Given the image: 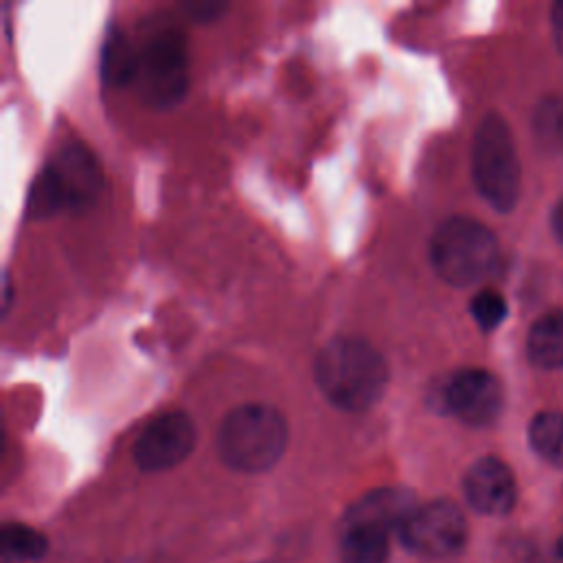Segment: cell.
I'll return each mask as SVG.
<instances>
[{
	"instance_id": "6da1fadb",
	"label": "cell",
	"mask_w": 563,
	"mask_h": 563,
	"mask_svg": "<svg viewBox=\"0 0 563 563\" xmlns=\"http://www.w3.org/2000/svg\"><path fill=\"white\" fill-rule=\"evenodd\" d=\"M314 380L334 407L367 411L383 398L389 369L383 354L365 339L336 336L317 354Z\"/></svg>"
},
{
	"instance_id": "7a4b0ae2",
	"label": "cell",
	"mask_w": 563,
	"mask_h": 563,
	"mask_svg": "<svg viewBox=\"0 0 563 563\" xmlns=\"http://www.w3.org/2000/svg\"><path fill=\"white\" fill-rule=\"evenodd\" d=\"M288 444L286 418L271 405L249 402L231 409L218 429L220 460L240 473H264Z\"/></svg>"
},
{
	"instance_id": "3957f363",
	"label": "cell",
	"mask_w": 563,
	"mask_h": 563,
	"mask_svg": "<svg viewBox=\"0 0 563 563\" xmlns=\"http://www.w3.org/2000/svg\"><path fill=\"white\" fill-rule=\"evenodd\" d=\"M103 189L101 167L81 143H68L37 174L26 211L31 218L53 216L70 209L81 211L95 205Z\"/></svg>"
},
{
	"instance_id": "277c9868",
	"label": "cell",
	"mask_w": 563,
	"mask_h": 563,
	"mask_svg": "<svg viewBox=\"0 0 563 563\" xmlns=\"http://www.w3.org/2000/svg\"><path fill=\"white\" fill-rule=\"evenodd\" d=\"M429 253L435 273L446 284L464 288L495 268L497 238L486 224L455 216L435 229Z\"/></svg>"
},
{
	"instance_id": "5b68a950",
	"label": "cell",
	"mask_w": 563,
	"mask_h": 563,
	"mask_svg": "<svg viewBox=\"0 0 563 563\" xmlns=\"http://www.w3.org/2000/svg\"><path fill=\"white\" fill-rule=\"evenodd\" d=\"M519 158L508 123L486 114L473 141V178L479 194L497 211H510L519 198Z\"/></svg>"
},
{
	"instance_id": "8992f818",
	"label": "cell",
	"mask_w": 563,
	"mask_h": 563,
	"mask_svg": "<svg viewBox=\"0 0 563 563\" xmlns=\"http://www.w3.org/2000/svg\"><path fill=\"white\" fill-rule=\"evenodd\" d=\"M139 53L136 81L147 103L167 108L187 92V48L180 33L165 29L145 40Z\"/></svg>"
},
{
	"instance_id": "52a82bcc",
	"label": "cell",
	"mask_w": 563,
	"mask_h": 563,
	"mask_svg": "<svg viewBox=\"0 0 563 563\" xmlns=\"http://www.w3.org/2000/svg\"><path fill=\"white\" fill-rule=\"evenodd\" d=\"M466 532L464 512L449 499H435L418 506L398 530L402 545L427 559L455 554L464 545Z\"/></svg>"
},
{
	"instance_id": "ba28073f",
	"label": "cell",
	"mask_w": 563,
	"mask_h": 563,
	"mask_svg": "<svg viewBox=\"0 0 563 563\" xmlns=\"http://www.w3.org/2000/svg\"><path fill=\"white\" fill-rule=\"evenodd\" d=\"M194 444V420L185 411H165L143 427L132 446V457L141 471H167L180 464Z\"/></svg>"
},
{
	"instance_id": "9c48e42d",
	"label": "cell",
	"mask_w": 563,
	"mask_h": 563,
	"mask_svg": "<svg viewBox=\"0 0 563 563\" xmlns=\"http://www.w3.org/2000/svg\"><path fill=\"white\" fill-rule=\"evenodd\" d=\"M501 385L486 369H460L442 387L444 409L471 427H486L495 422L501 411Z\"/></svg>"
},
{
	"instance_id": "30bf717a",
	"label": "cell",
	"mask_w": 563,
	"mask_h": 563,
	"mask_svg": "<svg viewBox=\"0 0 563 563\" xmlns=\"http://www.w3.org/2000/svg\"><path fill=\"white\" fill-rule=\"evenodd\" d=\"M464 495L471 508L482 515L501 517L512 510L517 484L512 471L497 457H479L464 475Z\"/></svg>"
},
{
	"instance_id": "8fae6325",
	"label": "cell",
	"mask_w": 563,
	"mask_h": 563,
	"mask_svg": "<svg viewBox=\"0 0 563 563\" xmlns=\"http://www.w3.org/2000/svg\"><path fill=\"white\" fill-rule=\"evenodd\" d=\"M416 508L418 504L411 490L400 486L376 488L350 506L343 528H369L389 534L391 530H400Z\"/></svg>"
},
{
	"instance_id": "7c38bea8",
	"label": "cell",
	"mask_w": 563,
	"mask_h": 563,
	"mask_svg": "<svg viewBox=\"0 0 563 563\" xmlns=\"http://www.w3.org/2000/svg\"><path fill=\"white\" fill-rule=\"evenodd\" d=\"M528 356L545 369L563 367V310L545 312L528 332Z\"/></svg>"
},
{
	"instance_id": "4fadbf2b",
	"label": "cell",
	"mask_w": 563,
	"mask_h": 563,
	"mask_svg": "<svg viewBox=\"0 0 563 563\" xmlns=\"http://www.w3.org/2000/svg\"><path fill=\"white\" fill-rule=\"evenodd\" d=\"M136 66H139V53L132 48L125 35L112 31L103 42V55H101L103 79L112 86H125L136 79Z\"/></svg>"
},
{
	"instance_id": "5bb4252c",
	"label": "cell",
	"mask_w": 563,
	"mask_h": 563,
	"mask_svg": "<svg viewBox=\"0 0 563 563\" xmlns=\"http://www.w3.org/2000/svg\"><path fill=\"white\" fill-rule=\"evenodd\" d=\"M389 548V534L369 528H343L341 530V556L343 563H385Z\"/></svg>"
},
{
	"instance_id": "9a60e30c",
	"label": "cell",
	"mask_w": 563,
	"mask_h": 563,
	"mask_svg": "<svg viewBox=\"0 0 563 563\" xmlns=\"http://www.w3.org/2000/svg\"><path fill=\"white\" fill-rule=\"evenodd\" d=\"M528 438L545 462L563 468V411L537 413L530 422Z\"/></svg>"
},
{
	"instance_id": "2e32d148",
	"label": "cell",
	"mask_w": 563,
	"mask_h": 563,
	"mask_svg": "<svg viewBox=\"0 0 563 563\" xmlns=\"http://www.w3.org/2000/svg\"><path fill=\"white\" fill-rule=\"evenodd\" d=\"M0 548L11 559L35 561L46 554L48 541L40 530L31 528V526H24L18 521H7L0 530Z\"/></svg>"
},
{
	"instance_id": "e0dca14e",
	"label": "cell",
	"mask_w": 563,
	"mask_h": 563,
	"mask_svg": "<svg viewBox=\"0 0 563 563\" xmlns=\"http://www.w3.org/2000/svg\"><path fill=\"white\" fill-rule=\"evenodd\" d=\"M506 312H508L506 299L493 288L479 290L471 301V314L482 330L497 328L506 319Z\"/></svg>"
},
{
	"instance_id": "ac0fdd59",
	"label": "cell",
	"mask_w": 563,
	"mask_h": 563,
	"mask_svg": "<svg viewBox=\"0 0 563 563\" xmlns=\"http://www.w3.org/2000/svg\"><path fill=\"white\" fill-rule=\"evenodd\" d=\"M224 9V2H202V0H191L183 4V11H187L189 18L196 20H211L216 13H220Z\"/></svg>"
},
{
	"instance_id": "d6986e66",
	"label": "cell",
	"mask_w": 563,
	"mask_h": 563,
	"mask_svg": "<svg viewBox=\"0 0 563 563\" xmlns=\"http://www.w3.org/2000/svg\"><path fill=\"white\" fill-rule=\"evenodd\" d=\"M552 29H554V42L563 53V0H559L552 7Z\"/></svg>"
},
{
	"instance_id": "ffe728a7",
	"label": "cell",
	"mask_w": 563,
	"mask_h": 563,
	"mask_svg": "<svg viewBox=\"0 0 563 563\" xmlns=\"http://www.w3.org/2000/svg\"><path fill=\"white\" fill-rule=\"evenodd\" d=\"M552 229H554L556 238L563 242V198L556 202V207L552 211Z\"/></svg>"
},
{
	"instance_id": "44dd1931",
	"label": "cell",
	"mask_w": 563,
	"mask_h": 563,
	"mask_svg": "<svg viewBox=\"0 0 563 563\" xmlns=\"http://www.w3.org/2000/svg\"><path fill=\"white\" fill-rule=\"evenodd\" d=\"M556 134H559V143L563 147V114L559 117V123H556Z\"/></svg>"
},
{
	"instance_id": "7402d4cb",
	"label": "cell",
	"mask_w": 563,
	"mask_h": 563,
	"mask_svg": "<svg viewBox=\"0 0 563 563\" xmlns=\"http://www.w3.org/2000/svg\"><path fill=\"white\" fill-rule=\"evenodd\" d=\"M556 554H559V559H563V534L556 541Z\"/></svg>"
}]
</instances>
